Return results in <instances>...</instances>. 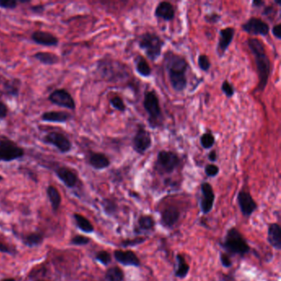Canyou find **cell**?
<instances>
[{
    "instance_id": "5",
    "label": "cell",
    "mask_w": 281,
    "mask_h": 281,
    "mask_svg": "<svg viewBox=\"0 0 281 281\" xmlns=\"http://www.w3.org/2000/svg\"><path fill=\"white\" fill-rule=\"evenodd\" d=\"M23 148L8 136L0 135V162H9L25 156Z\"/></svg>"
},
{
    "instance_id": "42",
    "label": "cell",
    "mask_w": 281,
    "mask_h": 281,
    "mask_svg": "<svg viewBox=\"0 0 281 281\" xmlns=\"http://www.w3.org/2000/svg\"><path fill=\"white\" fill-rule=\"evenodd\" d=\"M30 10L32 14H42L45 11V5L44 4H35L30 7Z\"/></svg>"
},
{
    "instance_id": "19",
    "label": "cell",
    "mask_w": 281,
    "mask_h": 281,
    "mask_svg": "<svg viewBox=\"0 0 281 281\" xmlns=\"http://www.w3.org/2000/svg\"><path fill=\"white\" fill-rule=\"evenodd\" d=\"M154 17L163 21H172L175 18V8L169 2L162 1L157 5L154 10Z\"/></svg>"
},
{
    "instance_id": "34",
    "label": "cell",
    "mask_w": 281,
    "mask_h": 281,
    "mask_svg": "<svg viewBox=\"0 0 281 281\" xmlns=\"http://www.w3.org/2000/svg\"><path fill=\"white\" fill-rule=\"evenodd\" d=\"M139 225L143 230H149L154 227V221L149 215H143L139 219Z\"/></svg>"
},
{
    "instance_id": "7",
    "label": "cell",
    "mask_w": 281,
    "mask_h": 281,
    "mask_svg": "<svg viewBox=\"0 0 281 281\" xmlns=\"http://www.w3.org/2000/svg\"><path fill=\"white\" fill-rule=\"evenodd\" d=\"M181 163V158L175 152L162 149L158 153L156 169L160 174H169L175 171Z\"/></svg>"
},
{
    "instance_id": "50",
    "label": "cell",
    "mask_w": 281,
    "mask_h": 281,
    "mask_svg": "<svg viewBox=\"0 0 281 281\" xmlns=\"http://www.w3.org/2000/svg\"><path fill=\"white\" fill-rule=\"evenodd\" d=\"M0 252H3V253H11V251L9 250L6 245L0 242Z\"/></svg>"
},
{
    "instance_id": "14",
    "label": "cell",
    "mask_w": 281,
    "mask_h": 281,
    "mask_svg": "<svg viewBox=\"0 0 281 281\" xmlns=\"http://www.w3.org/2000/svg\"><path fill=\"white\" fill-rule=\"evenodd\" d=\"M235 36V29L234 27H228L220 31V38L218 41L217 54L220 58H222L228 51L231 43L234 40Z\"/></svg>"
},
{
    "instance_id": "21",
    "label": "cell",
    "mask_w": 281,
    "mask_h": 281,
    "mask_svg": "<svg viewBox=\"0 0 281 281\" xmlns=\"http://www.w3.org/2000/svg\"><path fill=\"white\" fill-rule=\"evenodd\" d=\"M268 241L277 250L281 248V228L278 223H272L268 228Z\"/></svg>"
},
{
    "instance_id": "1",
    "label": "cell",
    "mask_w": 281,
    "mask_h": 281,
    "mask_svg": "<svg viewBox=\"0 0 281 281\" xmlns=\"http://www.w3.org/2000/svg\"><path fill=\"white\" fill-rule=\"evenodd\" d=\"M164 60L165 69L172 88L177 93L186 90L188 85L186 73L190 68L188 61L185 57L173 51H167Z\"/></svg>"
},
{
    "instance_id": "28",
    "label": "cell",
    "mask_w": 281,
    "mask_h": 281,
    "mask_svg": "<svg viewBox=\"0 0 281 281\" xmlns=\"http://www.w3.org/2000/svg\"><path fill=\"white\" fill-rule=\"evenodd\" d=\"M74 217H75L78 228H80V230H82L86 234H90L94 231L93 224L90 223V221H88V219H86L82 215H79V214H75Z\"/></svg>"
},
{
    "instance_id": "15",
    "label": "cell",
    "mask_w": 281,
    "mask_h": 281,
    "mask_svg": "<svg viewBox=\"0 0 281 281\" xmlns=\"http://www.w3.org/2000/svg\"><path fill=\"white\" fill-rule=\"evenodd\" d=\"M201 208L204 215L210 213L214 206L215 203V195L213 187L209 182L202 183L201 186Z\"/></svg>"
},
{
    "instance_id": "3",
    "label": "cell",
    "mask_w": 281,
    "mask_h": 281,
    "mask_svg": "<svg viewBox=\"0 0 281 281\" xmlns=\"http://www.w3.org/2000/svg\"><path fill=\"white\" fill-rule=\"evenodd\" d=\"M139 47L143 51L149 60L156 61L162 56L165 41L159 35L153 32H145L141 35L138 41Z\"/></svg>"
},
{
    "instance_id": "37",
    "label": "cell",
    "mask_w": 281,
    "mask_h": 281,
    "mask_svg": "<svg viewBox=\"0 0 281 281\" xmlns=\"http://www.w3.org/2000/svg\"><path fill=\"white\" fill-rule=\"evenodd\" d=\"M19 1L17 0H0V8L8 9V10H14L19 7Z\"/></svg>"
},
{
    "instance_id": "40",
    "label": "cell",
    "mask_w": 281,
    "mask_h": 281,
    "mask_svg": "<svg viewBox=\"0 0 281 281\" xmlns=\"http://www.w3.org/2000/svg\"><path fill=\"white\" fill-rule=\"evenodd\" d=\"M90 241V239L87 238V237L81 236V235H78L75 236L74 239H72L71 242L75 245L78 246H82V245H86Z\"/></svg>"
},
{
    "instance_id": "52",
    "label": "cell",
    "mask_w": 281,
    "mask_h": 281,
    "mask_svg": "<svg viewBox=\"0 0 281 281\" xmlns=\"http://www.w3.org/2000/svg\"><path fill=\"white\" fill-rule=\"evenodd\" d=\"M275 3H277L279 6H281V1H275Z\"/></svg>"
},
{
    "instance_id": "49",
    "label": "cell",
    "mask_w": 281,
    "mask_h": 281,
    "mask_svg": "<svg viewBox=\"0 0 281 281\" xmlns=\"http://www.w3.org/2000/svg\"><path fill=\"white\" fill-rule=\"evenodd\" d=\"M252 5L253 8H264L265 6V2L262 0H253L252 2Z\"/></svg>"
},
{
    "instance_id": "10",
    "label": "cell",
    "mask_w": 281,
    "mask_h": 281,
    "mask_svg": "<svg viewBox=\"0 0 281 281\" xmlns=\"http://www.w3.org/2000/svg\"><path fill=\"white\" fill-rule=\"evenodd\" d=\"M48 101L56 106L75 111L76 102L71 93L65 88H57L48 96Z\"/></svg>"
},
{
    "instance_id": "9",
    "label": "cell",
    "mask_w": 281,
    "mask_h": 281,
    "mask_svg": "<svg viewBox=\"0 0 281 281\" xmlns=\"http://www.w3.org/2000/svg\"><path fill=\"white\" fill-rule=\"evenodd\" d=\"M153 144L151 133L143 125H138L133 136L132 148L136 154L143 155L151 148Z\"/></svg>"
},
{
    "instance_id": "41",
    "label": "cell",
    "mask_w": 281,
    "mask_h": 281,
    "mask_svg": "<svg viewBox=\"0 0 281 281\" xmlns=\"http://www.w3.org/2000/svg\"><path fill=\"white\" fill-rule=\"evenodd\" d=\"M144 240L145 239H143V238H137V239H133V240L123 241L122 245L124 247H134V246H137V245L142 243V242L144 241Z\"/></svg>"
},
{
    "instance_id": "45",
    "label": "cell",
    "mask_w": 281,
    "mask_h": 281,
    "mask_svg": "<svg viewBox=\"0 0 281 281\" xmlns=\"http://www.w3.org/2000/svg\"><path fill=\"white\" fill-rule=\"evenodd\" d=\"M275 13H276V9H275L274 6H265L263 8L262 15H264V16H271L272 14H276Z\"/></svg>"
},
{
    "instance_id": "8",
    "label": "cell",
    "mask_w": 281,
    "mask_h": 281,
    "mask_svg": "<svg viewBox=\"0 0 281 281\" xmlns=\"http://www.w3.org/2000/svg\"><path fill=\"white\" fill-rule=\"evenodd\" d=\"M40 140L46 145L55 147L60 154H69L73 149V143L64 133L60 131H51L42 136Z\"/></svg>"
},
{
    "instance_id": "23",
    "label": "cell",
    "mask_w": 281,
    "mask_h": 281,
    "mask_svg": "<svg viewBox=\"0 0 281 281\" xmlns=\"http://www.w3.org/2000/svg\"><path fill=\"white\" fill-rule=\"evenodd\" d=\"M21 80L17 78L6 80L3 83V93L13 98H18L21 90Z\"/></svg>"
},
{
    "instance_id": "26",
    "label": "cell",
    "mask_w": 281,
    "mask_h": 281,
    "mask_svg": "<svg viewBox=\"0 0 281 281\" xmlns=\"http://www.w3.org/2000/svg\"><path fill=\"white\" fill-rule=\"evenodd\" d=\"M176 260H177V269L175 270V276L178 278H185L188 275L190 270L188 264L186 263L182 255H177Z\"/></svg>"
},
{
    "instance_id": "43",
    "label": "cell",
    "mask_w": 281,
    "mask_h": 281,
    "mask_svg": "<svg viewBox=\"0 0 281 281\" xmlns=\"http://www.w3.org/2000/svg\"><path fill=\"white\" fill-rule=\"evenodd\" d=\"M8 107L3 101L0 100V120L5 119L8 117Z\"/></svg>"
},
{
    "instance_id": "44",
    "label": "cell",
    "mask_w": 281,
    "mask_h": 281,
    "mask_svg": "<svg viewBox=\"0 0 281 281\" xmlns=\"http://www.w3.org/2000/svg\"><path fill=\"white\" fill-rule=\"evenodd\" d=\"M271 32H272V34H273L275 38H276L277 40H281V24L277 23L276 25H274L272 29H271Z\"/></svg>"
},
{
    "instance_id": "35",
    "label": "cell",
    "mask_w": 281,
    "mask_h": 281,
    "mask_svg": "<svg viewBox=\"0 0 281 281\" xmlns=\"http://www.w3.org/2000/svg\"><path fill=\"white\" fill-rule=\"evenodd\" d=\"M221 91L222 93L226 96V98L231 99L234 97V94L236 93L234 85L232 84L228 80H224L222 84H221Z\"/></svg>"
},
{
    "instance_id": "36",
    "label": "cell",
    "mask_w": 281,
    "mask_h": 281,
    "mask_svg": "<svg viewBox=\"0 0 281 281\" xmlns=\"http://www.w3.org/2000/svg\"><path fill=\"white\" fill-rule=\"evenodd\" d=\"M96 259L99 261V262L103 264L104 265H107L112 261V258L111 255L109 254L108 252L106 251H101L99 252L96 255Z\"/></svg>"
},
{
    "instance_id": "33",
    "label": "cell",
    "mask_w": 281,
    "mask_h": 281,
    "mask_svg": "<svg viewBox=\"0 0 281 281\" xmlns=\"http://www.w3.org/2000/svg\"><path fill=\"white\" fill-rule=\"evenodd\" d=\"M197 63H198V66H199L200 69L205 73L209 72L210 68H211V62H210V58L204 54H201L198 56Z\"/></svg>"
},
{
    "instance_id": "20",
    "label": "cell",
    "mask_w": 281,
    "mask_h": 281,
    "mask_svg": "<svg viewBox=\"0 0 281 281\" xmlns=\"http://www.w3.org/2000/svg\"><path fill=\"white\" fill-rule=\"evenodd\" d=\"M73 118L70 113L63 111H49L43 112L40 116V120L49 123H66Z\"/></svg>"
},
{
    "instance_id": "6",
    "label": "cell",
    "mask_w": 281,
    "mask_h": 281,
    "mask_svg": "<svg viewBox=\"0 0 281 281\" xmlns=\"http://www.w3.org/2000/svg\"><path fill=\"white\" fill-rule=\"evenodd\" d=\"M223 247L229 253L241 256L247 254L250 251L249 245L236 228H230L228 231Z\"/></svg>"
},
{
    "instance_id": "17",
    "label": "cell",
    "mask_w": 281,
    "mask_h": 281,
    "mask_svg": "<svg viewBox=\"0 0 281 281\" xmlns=\"http://www.w3.org/2000/svg\"><path fill=\"white\" fill-rule=\"evenodd\" d=\"M87 162L95 170L106 169L111 165V161L106 154L92 150L88 152Z\"/></svg>"
},
{
    "instance_id": "25",
    "label": "cell",
    "mask_w": 281,
    "mask_h": 281,
    "mask_svg": "<svg viewBox=\"0 0 281 281\" xmlns=\"http://www.w3.org/2000/svg\"><path fill=\"white\" fill-rule=\"evenodd\" d=\"M136 71L140 76L143 78H149L152 75V68L148 61L143 56H137L135 60Z\"/></svg>"
},
{
    "instance_id": "18",
    "label": "cell",
    "mask_w": 281,
    "mask_h": 281,
    "mask_svg": "<svg viewBox=\"0 0 281 281\" xmlns=\"http://www.w3.org/2000/svg\"><path fill=\"white\" fill-rule=\"evenodd\" d=\"M114 257L118 262L125 266L139 267L140 265V261L132 251L117 250L114 252Z\"/></svg>"
},
{
    "instance_id": "48",
    "label": "cell",
    "mask_w": 281,
    "mask_h": 281,
    "mask_svg": "<svg viewBox=\"0 0 281 281\" xmlns=\"http://www.w3.org/2000/svg\"><path fill=\"white\" fill-rule=\"evenodd\" d=\"M208 160H210V162H215L218 160V154L216 150H211V151L207 155Z\"/></svg>"
},
{
    "instance_id": "2",
    "label": "cell",
    "mask_w": 281,
    "mask_h": 281,
    "mask_svg": "<svg viewBox=\"0 0 281 281\" xmlns=\"http://www.w3.org/2000/svg\"><path fill=\"white\" fill-rule=\"evenodd\" d=\"M247 46L254 56L255 63L257 66L258 75V88L256 92L262 93L267 86L269 79L271 76V62L265 51L264 43L258 38H248Z\"/></svg>"
},
{
    "instance_id": "54",
    "label": "cell",
    "mask_w": 281,
    "mask_h": 281,
    "mask_svg": "<svg viewBox=\"0 0 281 281\" xmlns=\"http://www.w3.org/2000/svg\"><path fill=\"white\" fill-rule=\"evenodd\" d=\"M0 98H1V95H0Z\"/></svg>"
},
{
    "instance_id": "4",
    "label": "cell",
    "mask_w": 281,
    "mask_h": 281,
    "mask_svg": "<svg viewBox=\"0 0 281 281\" xmlns=\"http://www.w3.org/2000/svg\"><path fill=\"white\" fill-rule=\"evenodd\" d=\"M143 109L148 114V122L152 129H156L162 125V111L160 99L155 91H147L143 96Z\"/></svg>"
},
{
    "instance_id": "11",
    "label": "cell",
    "mask_w": 281,
    "mask_h": 281,
    "mask_svg": "<svg viewBox=\"0 0 281 281\" xmlns=\"http://www.w3.org/2000/svg\"><path fill=\"white\" fill-rule=\"evenodd\" d=\"M241 30L247 34L266 37L270 32V26L262 19L256 17L250 18L246 22L241 24Z\"/></svg>"
},
{
    "instance_id": "13",
    "label": "cell",
    "mask_w": 281,
    "mask_h": 281,
    "mask_svg": "<svg viewBox=\"0 0 281 281\" xmlns=\"http://www.w3.org/2000/svg\"><path fill=\"white\" fill-rule=\"evenodd\" d=\"M31 40L37 45L46 46V47H53L57 46L60 43L59 39L56 35L46 31L37 30L31 34Z\"/></svg>"
},
{
    "instance_id": "53",
    "label": "cell",
    "mask_w": 281,
    "mask_h": 281,
    "mask_svg": "<svg viewBox=\"0 0 281 281\" xmlns=\"http://www.w3.org/2000/svg\"><path fill=\"white\" fill-rule=\"evenodd\" d=\"M3 176L0 175V181H3Z\"/></svg>"
},
{
    "instance_id": "38",
    "label": "cell",
    "mask_w": 281,
    "mask_h": 281,
    "mask_svg": "<svg viewBox=\"0 0 281 281\" xmlns=\"http://www.w3.org/2000/svg\"><path fill=\"white\" fill-rule=\"evenodd\" d=\"M204 173L209 178H215L220 173V167L214 163L207 164L204 167Z\"/></svg>"
},
{
    "instance_id": "29",
    "label": "cell",
    "mask_w": 281,
    "mask_h": 281,
    "mask_svg": "<svg viewBox=\"0 0 281 281\" xmlns=\"http://www.w3.org/2000/svg\"><path fill=\"white\" fill-rule=\"evenodd\" d=\"M105 278L106 281H124V272L122 271L120 268L114 266L106 271Z\"/></svg>"
},
{
    "instance_id": "51",
    "label": "cell",
    "mask_w": 281,
    "mask_h": 281,
    "mask_svg": "<svg viewBox=\"0 0 281 281\" xmlns=\"http://www.w3.org/2000/svg\"><path fill=\"white\" fill-rule=\"evenodd\" d=\"M3 281H15L14 279H6V280H3Z\"/></svg>"
},
{
    "instance_id": "24",
    "label": "cell",
    "mask_w": 281,
    "mask_h": 281,
    "mask_svg": "<svg viewBox=\"0 0 281 281\" xmlns=\"http://www.w3.org/2000/svg\"><path fill=\"white\" fill-rule=\"evenodd\" d=\"M180 218L179 210L174 206L167 207L162 213V223L167 227H173Z\"/></svg>"
},
{
    "instance_id": "47",
    "label": "cell",
    "mask_w": 281,
    "mask_h": 281,
    "mask_svg": "<svg viewBox=\"0 0 281 281\" xmlns=\"http://www.w3.org/2000/svg\"><path fill=\"white\" fill-rule=\"evenodd\" d=\"M104 208H105L106 212L108 213V214H112V213L115 212V210H116V205L109 201H106V204H104Z\"/></svg>"
},
{
    "instance_id": "22",
    "label": "cell",
    "mask_w": 281,
    "mask_h": 281,
    "mask_svg": "<svg viewBox=\"0 0 281 281\" xmlns=\"http://www.w3.org/2000/svg\"><path fill=\"white\" fill-rule=\"evenodd\" d=\"M32 57L44 65H55L60 63V59L56 54L49 51H38Z\"/></svg>"
},
{
    "instance_id": "31",
    "label": "cell",
    "mask_w": 281,
    "mask_h": 281,
    "mask_svg": "<svg viewBox=\"0 0 281 281\" xmlns=\"http://www.w3.org/2000/svg\"><path fill=\"white\" fill-rule=\"evenodd\" d=\"M109 102H110V105L118 112L124 113L126 111V105H125V101L120 96L116 95L112 97L109 100Z\"/></svg>"
},
{
    "instance_id": "16",
    "label": "cell",
    "mask_w": 281,
    "mask_h": 281,
    "mask_svg": "<svg viewBox=\"0 0 281 281\" xmlns=\"http://www.w3.org/2000/svg\"><path fill=\"white\" fill-rule=\"evenodd\" d=\"M238 202L240 210L244 216H251L252 213L258 208V204L247 191H239L238 195Z\"/></svg>"
},
{
    "instance_id": "32",
    "label": "cell",
    "mask_w": 281,
    "mask_h": 281,
    "mask_svg": "<svg viewBox=\"0 0 281 281\" xmlns=\"http://www.w3.org/2000/svg\"><path fill=\"white\" fill-rule=\"evenodd\" d=\"M43 240L42 234H38V233H34V234H31L27 235L25 239H24V242L25 244L28 246V247H32L38 246L39 244L41 243Z\"/></svg>"
},
{
    "instance_id": "46",
    "label": "cell",
    "mask_w": 281,
    "mask_h": 281,
    "mask_svg": "<svg viewBox=\"0 0 281 281\" xmlns=\"http://www.w3.org/2000/svg\"><path fill=\"white\" fill-rule=\"evenodd\" d=\"M221 260L222 265H223L224 267H231V265H232V261H231L230 258H228V255L221 254Z\"/></svg>"
},
{
    "instance_id": "39",
    "label": "cell",
    "mask_w": 281,
    "mask_h": 281,
    "mask_svg": "<svg viewBox=\"0 0 281 281\" xmlns=\"http://www.w3.org/2000/svg\"><path fill=\"white\" fill-rule=\"evenodd\" d=\"M221 14H218V13H210V14H208L204 16V20L208 23L215 24L217 23L219 21H221Z\"/></svg>"
},
{
    "instance_id": "12",
    "label": "cell",
    "mask_w": 281,
    "mask_h": 281,
    "mask_svg": "<svg viewBox=\"0 0 281 281\" xmlns=\"http://www.w3.org/2000/svg\"><path fill=\"white\" fill-rule=\"evenodd\" d=\"M54 172L57 178L69 188H74L79 183V177L75 170L67 166H56Z\"/></svg>"
},
{
    "instance_id": "27",
    "label": "cell",
    "mask_w": 281,
    "mask_h": 281,
    "mask_svg": "<svg viewBox=\"0 0 281 281\" xmlns=\"http://www.w3.org/2000/svg\"><path fill=\"white\" fill-rule=\"evenodd\" d=\"M48 198L51 201V206L55 211L58 210L61 203V196L56 187L54 186H49L46 189Z\"/></svg>"
},
{
    "instance_id": "30",
    "label": "cell",
    "mask_w": 281,
    "mask_h": 281,
    "mask_svg": "<svg viewBox=\"0 0 281 281\" xmlns=\"http://www.w3.org/2000/svg\"><path fill=\"white\" fill-rule=\"evenodd\" d=\"M200 143L204 149H210L215 143V137L211 131H206L200 138Z\"/></svg>"
}]
</instances>
